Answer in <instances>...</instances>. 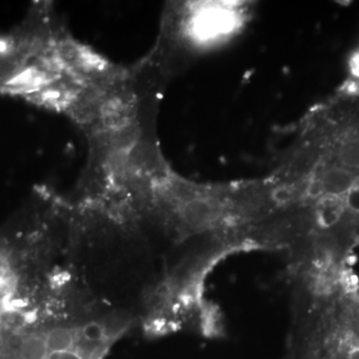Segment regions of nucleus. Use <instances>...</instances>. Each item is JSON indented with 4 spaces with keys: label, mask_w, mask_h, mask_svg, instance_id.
Listing matches in <instances>:
<instances>
[{
    "label": "nucleus",
    "mask_w": 359,
    "mask_h": 359,
    "mask_svg": "<svg viewBox=\"0 0 359 359\" xmlns=\"http://www.w3.org/2000/svg\"><path fill=\"white\" fill-rule=\"evenodd\" d=\"M337 166L358 175L359 172V136H347L341 139L334 150Z\"/></svg>",
    "instance_id": "obj_1"
},
{
    "label": "nucleus",
    "mask_w": 359,
    "mask_h": 359,
    "mask_svg": "<svg viewBox=\"0 0 359 359\" xmlns=\"http://www.w3.org/2000/svg\"><path fill=\"white\" fill-rule=\"evenodd\" d=\"M351 71L354 77L359 78V53H355L351 59Z\"/></svg>",
    "instance_id": "obj_2"
},
{
    "label": "nucleus",
    "mask_w": 359,
    "mask_h": 359,
    "mask_svg": "<svg viewBox=\"0 0 359 359\" xmlns=\"http://www.w3.org/2000/svg\"><path fill=\"white\" fill-rule=\"evenodd\" d=\"M1 273H2V269H0V283H1V280H2Z\"/></svg>",
    "instance_id": "obj_3"
}]
</instances>
